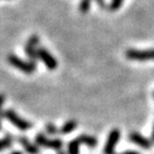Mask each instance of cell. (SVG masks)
<instances>
[{"label":"cell","mask_w":154,"mask_h":154,"mask_svg":"<svg viewBox=\"0 0 154 154\" xmlns=\"http://www.w3.org/2000/svg\"><path fill=\"white\" fill-rule=\"evenodd\" d=\"M7 60L12 66H14L15 69L25 73V74H32V73H34L36 71V62L23 60L22 58L17 57V56L13 55V54L8 56Z\"/></svg>","instance_id":"1"},{"label":"cell","mask_w":154,"mask_h":154,"mask_svg":"<svg viewBox=\"0 0 154 154\" xmlns=\"http://www.w3.org/2000/svg\"><path fill=\"white\" fill-rule=\"evenodd\" d=\"M3 116H5V120L11 122L14 126H16L18 130L23 131V132H26V131H29L32 128V123L25 120V119L20 118L13 109L3 110Z\"/></svg>","instance_id":"2"},{"label":"cell","mask_w":154,"mask_h":154,"mask_svg":"<svg viewBox=\"0 0 154 154\" xmlns=\"http://www.w3.org/2000/svg\"><path fill=\"white\" fill-rule=\"evenodd\" d=\"M125 57L132 61H150L154 60V48L150 49H135L130 48L125 51Z\"/></svg>","instance_id":"3"},{"label":"cell","mask_w":154,"mask_h":154,"mask_svg":"<svg viewBox=\"0 0 154 154\" xmlns=\"http://www.w3.org/2000/svg\"><path fill=\"white\" fill-rule=\"evenodd\" d=\"M34 141H35L36 146H40V147L46 148V149H53L56 151H60L63 148V141L61 139H49L43 134V133H38L36 134L35 138H34Z\"/></svg>","instance_id":"4"},{"label":"cell","mask_w":154,"mask_h":154,"mask_svg":"<svg viewBox=\"0 0 154 154\" xmlns=\"http://www.w3.org/2000/svg\"><path fill=\"white\" fill-rule=\"evenodd\" d=\"M40 43V38L36 34H32L28 38V41L25 44V53L28 56L29 60L32 62H36L38 60V46Z\"/></svg>","instance_id":"5"},{"label":"cell","mask_w":154,"mask_h":154,"mask_svg":"<svg viewBox=\"0 0 154 154\" xmlns=\"http://www.w3.org/2000/svg\"><path fill=\"white\" fill-rule=\"evenodd\" d=\"M121 138V132L119 128H113L109 132L108 137L106 140L105 147H104L103 153L104 154H116V146L119 142Z\"/></svg>","instance_id":"6"},{"label":"cell","mask_w":154,"mask_h":154,"mask_svg":"<svg viewBox=\"0 0 154 154\" xmlns=\"http://www.w3.org/2000/svg\"><path fill=\"white\" fill-rule=\"evenodd\" d=\"M38 58L46 65L49 71H55L58 66V62L56 58L51 55L49 51L44 47H38Z\"/></svg>","instance_id":"7"},{"label":"cell","mask_w":154,"mask_h":154,"mask_svg":"<svg viewBox=\"0 0 154 154\" xmlns=\"http://www.w3.org/2000/svg\"><path fill=\"white\" fill-rule=\"evenodd\" d=\"M128 140L132 141L133 143L139 146L142 149L149 150L152 147V140L146 138L138 132H131L130 135H128Z\"/></svg>","instance_id":"8"},{"label":"cell","mask_w":154,"mask_h":154,"mask_svg":"<svg viewBox=\"0 0 154 154\" xmlns=\"http://www.w3.org/2000/svg\"><path fill=\"white\" fill-rule=\"evenodd\" d=\"M17 140H18L20 146L24 148V150L28 154H41V151H40V149L38 148V146H34V143H32L26 136L20 135V136H18Z\"/></svg>","instance_id":"9"},{"label":"cell","mask_w":154,"mask_h":154,"mask_svg":"<svg viewBox=\"0 0 154 154\" xmlns=\"http://www.w3.org/2000/svg\"><path fill=\"white\" fill-rule=\"evenodd\" d=\"M77 139L79 140V142L82 144H86L87 147H89L90 149H94L97 146V139L94 136L91 135H79Z\"/></svg>","instance_id":"10"},{"label":"cell","mask_w":154,"mask_h":154,"mask_svg":"<svg viewBox=\"0 0 154 154\" xmlns=\"http://www.w3.org/2000/svg\"><path fill=\"white\" fill-rule=\"evenodd\" d=\"M77 125H78L77 121H75V120H69V121H66V122H65L60 128H59V133H60L61 135H67V134H70V133H72L73 131H74L75 128H77Z\"/></svg>","instance_id":"11"},{"label":"cell","mask_w":154,"mask_h":154,"mask_svg":"<svg viewBox=\"0 0 154 154\" xmlns=\"http://www.w3.org/2000/svg\"><path fill=\"white\" fill-rule=\"evenodd\" d=\"M13 141H14V138H13L12 134L7 133V134H5V138L0 140V152L12 147Z\"/></svg>","instance_id":"12"},{"label":"cell","mask_w":154,"mask_h":154,"mask_svg":"<svg viewBox=\"0 0 154 154\" xmlns=\"http://www.w3.org/2000/svg\"><path fill=\"white\" fill-rule=\"evenodd\" d=\"M80 146H82V143L77 139V137L71 140L69 142V146H67V154H79Z\"/></svg>","instance_id":"13"},{"label":"cell","mask_w":154,"mask_h":154,"mask_svg":"<svg viewBox=\"0 0 154 154\" xmlns=\"http://www.w3.org/2000/svg\"><path fill=\"white\" fill-rule=\"evenodd\" d=\"M123 2H124V0H111L108 5V11H110V12L118 11V10L122 7Z\"/></svg>","instance_id":"14"},{"label":"cell","mask_w":154,"mask_h":154,"mask_svg":"<svg viewBox=\"0 0 154 154\" xmlns=\"http://www.w3.org/2000/svg\"><path fill=\"white\" fill-rule=\"evenodd\" d=\"M91 2L92 0H82L79 3V11L80 13H88L89 12L90 8H91Z\"/></svg>","instance_id":"15"},{"label":"cell","mask_w":154,"mask_h":154,"mask_svg":"<svg viewBox=\"0 0 154 154\" xmlns=\"http://www.w3.org/2000/svg\"><path fill=\"white\" fill-rule=\"evenodd\" d=\"M45 131L48 135H53V136L54 135H57L59 133V128L54 123H47L45 125Z\"/></svg>","instance_id":"16"},{"label":"cell","mask_w":154,"mask_h":154,"mask_svg":"<svg viewBox=\"0 0 154 154\" xmlns=\"http://www.w3.org/2000/svg\"><path fill=\"white\" fill-rule=\"evenodd\" d=\"M96 3H97V5H99L100 8H102V9H104V8H106V2L105 0H94Z\"/></svg>","instance_id":"17"},{"label":"cell","mask_w":154,"mask_h":154,"mask_svg":"<svg viewBox=\"0 0 154 154\" xmlns=\"http://www.w3.org/2000/svg\"><path fill=\"white\" fill-rule=\"evenodd\" d=\"M5 95L3 93H0V111H1V108H2L3 104H5Z\"/></svg>","instance_id":"18"},{"label":"cell","mask_w":154,"mask_h":154,"mask_svg":"<svg viewBox=\"0 0 154 154\" xmlns=\"http://www.w3.org/2000/svg\"><path fill=\"white\" fill-rule=\"evenodd\" d=\"M118 154H140L139 152L137 151H133V150H130V151H124V152H121V153Z\"/></svg>","instance_id":"19"},{"label":"cell","mask_w":154,"mask_h":154,"mask_svg":"<svg viewBox=\"0 0 154 154\" xmlns=\"http://www.w3.org/2000/svg\"><path fill=\"white\" fill-rule=\"evenodd\" d=\"M5 118V116H3V111L1 110L0 111V131L2 128V119Z\"/></svg>","instance_id":"20"},{"label":"cell","mask_w":154,"mask_h":154,"mask_svg":"<svg viewBox=\"0 0 154 154\" xmlns=\"http://www.w3.org/2000/svg\"><path fill=\"white\" fill-rule=\"evenodd\" d=\"M11 154H24V153H23L22 151H13Z\"/></svg>","instance_id":"21"},{"label":"cell","mask_w":154,"mask_h":154,"mask_svg":"<svg viewBox=\"0 0 154 154\" xmlns=\"http://www.w3.org/2000/svg\"><path fill=\"white\" fill-rule=\"evenodd\" d=\"M151 137H152V141H154V125H153V130H152V135H151Z\"/></svg>","instance_id":"22"},{"label":"cell","mask_w":154,"mask_h":154,"mask_svg":"<svg viewBox=\"0 0 154 154\" xmlns=\"http://www.w3.org/2000/svg\"><path fill=\"white\" fill-rule=\"evenodd\" d=\"M57 154H66V153L63 150H60V151H57Z\"/></svg>","instance_id":"23"},{"label":"cell","mask_w":154,"mask_h":154,"mask_svg":"<svg viewBox=\"0 0 154 154\" xmlns=\"http://www.w3.org/2000/svg\"><path fill=\"white\" fill-rule=\"evenodd\" d=\"M153 96H154V92H153Z\"/></svg>","instance_id":"24"}]
</instances>
